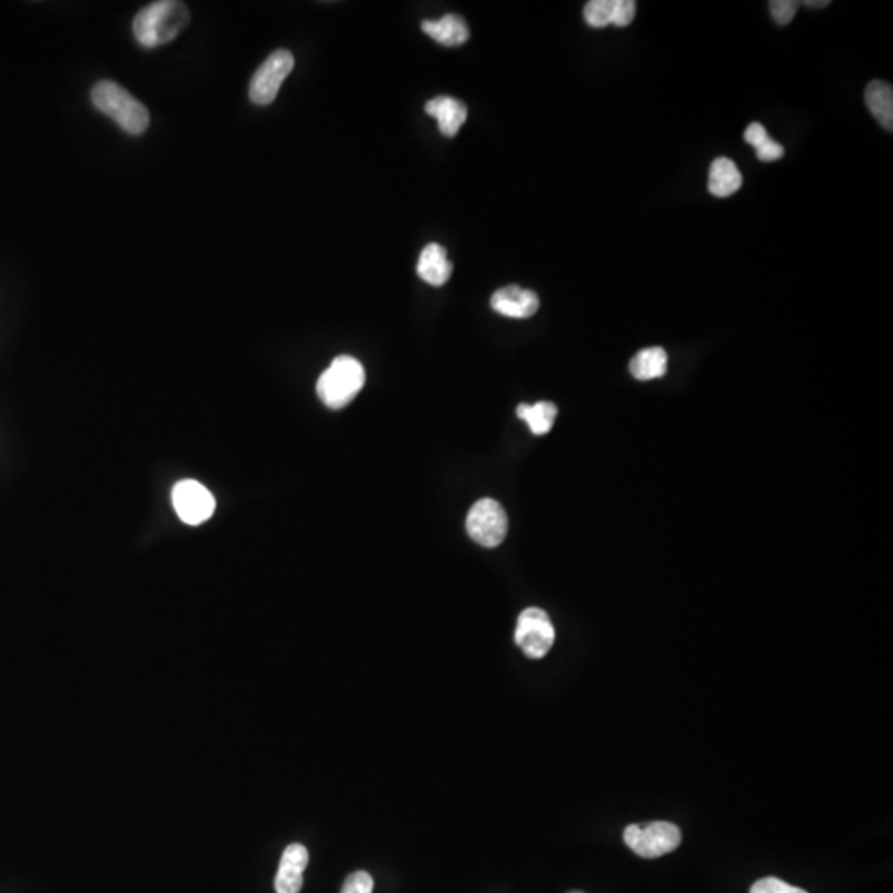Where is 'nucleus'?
I'll use <instances>...</instances> for the list:
<instances>
[{
  "instance_id": "1",
  "label": "nucleus",
  "mask_w": 893,
  "mask_h": 893,
  "mask_svg": "<svg viewBox=\"0 0 893 893\" xmlns=\"http://www.w3.org/2000/svg\"><path fill=\"white\" fill-rule=\"evenodd\" d=\"M189 19L191 16L185 2L161 0L149 3L136 13L132 32L139 46L155 49L172 42L188 26Z\"/></svg>"
},
{
  "instance_id": "2",
  "label": "nucleus",
  "mask_w": 893,
  "mask_h": 893,
  "mask_svg": "<svg viewBox=\"0 0 893 893\" xmlns=\"http://www.w3.org/2000/svg\"><path fill=\"white\" fill-rule=\"evenodd\" d=\"M91 101L97 110L117 121L129 135H141L151 121L148 108L115 81L103 80L95 85Z\"/></svg>"
},
{
  "instance_id": "3",
  "label": "nucleus",
  "mask_w": 893,
  "mask_h": 893,
  "mask_svg": "<svg viewBox=\"0 0 893 893\" xmlns=\"http://www.w3.org/2000/svg\"><path fill=\"white\" fill-rule=\"evenodd\" d=\"M365 383L366 373L361 363L353 356H338L319 376L318 397L329 409H341L358 396Z\"/></svg>"
},
{
  "instance_id": "4",
  "label": "nucleus",
  "mask_w": 893,
  "mask_h": 893,
  "mask_svg": "<svg viewBox=\"0 0 893 893\" xmlns=\"http://www.w3.org/2000/svg\"><path fill=\"white\" fill-rule=\"evenodd\" d=\"M627 847L642 859H657L671 854L681 845L682 832L667 821H655L647 826L631 824L624 831Z\"/></svg>"
},
{
  "instance_id": "5",
  "label": "nucleus",
  "mask_w": 893,
  "mask_h": 893,
  "mask_svg": "<svg viewBox=\"0 0 893 893\" xmlns=\"http://www.w3.org/2000/svg\"><path fill=\"white\" fill-rule=\"evenodd\" d=\"M467 532L484 548H497L507 538V513L494 498H482L468 512Z\"/></svg>"
},
{
  "instance_id": "6",
  "label": "nucleus",
  "mask_w": 893,
  "mask_h": 893,
  "mask_svg": "<svg viewBox=\"0 0 893 893\" xmlns=\"http://www.w3.org/2000/svg\"><path fill=\"white\" fill-rule=\"evenodd\" d=\"M556 633L548 613L539 607L523 611L516 624L515 642L529 658H543L555 644Z\"/></svg>"
},
{
  "instance_id": "7",
  "label": "nucleus",
  "mask_w": 893,
  "mask_h": 893,
  "mask_svg": "<svg viewBox=\"0 0 893 893\" xmlns=\"http://www.w3.org/2000/svg\"><path fill=\"white\" fill-rule=\"evenodd\" d=\"M295 67V59L288 50H277L258 67L250 81V100L256 105H270L277 98L281 83L287 80Z\"/></svg>"
},
{
  "instance_id": "8",
  "label": "nucleus",
  "mask_w": 893,
  "mask_h": 893,
  "mask_svg": "<svg viewBox=\"0 0 893 893\" xmlns=\"http://www.w3.org/2000/svg\"><path fill=\"white\" fill-rule=\"evenodd\" d=\"M172 505L179 518L188 525L197 526L207 522L216 512L212 494L199 482H179L172 490Z\"/></svg>"
},
{
  "instance_id": "9",
  "label": "nucleus",
  "mask_w": 893,
  "mask_h": 893,
  "mask_svg": "<svg viewBox=\"0 0 893 893\" xmlns=\"http://www.w3.org/2000/svg\"><path fill=\"white\" fill-rule=\"evenodd\" d=\"M637 3L633 0H591L584 7V20L594 29L613 26L627 27L636 17Z\"/></svg>"
},
{
  "instance_id": "10",
  "label": "nucleus",
  "mask_w": 893,
  "mask_h": 893,
  "mask_svg": "<svg viewBox=\"0 0 893 893\" xmlns=\"http://www.w3.org/2000/svg\"><path fill=\"white\" fill-rule=\"evenodd\" d=\"M492 308L504 317L525 319L538 311L539 298L533 290H525L518 285H508L495 291Z\"/></svg>"
},
{
  "instance_id": "11",
  "label": "nucleus",
  "mask_w": 893,
  "mask_h": 893,
  "mask_svg": "<svg viewBox=\"0 0 893 893\" xmlns=\"http://www.w3.org/2000/svg\"><path fill=\"white\" fill-rule=\"evenodd\" d=\"M307 847L301 844H291L281 855L280 867L275 879L277 893H300L304 887V872L308 865Z\"/></svg>"
},
{
  "instance_id": "12",
  "label": "nucleus",
  "mask_w": 893,
  "mask_h": 893,
  "mask_svg": "<svg viewBox=\"0 0 893 893\" xmlns=\"http://www.w3.org/2000/svg\"><path fill=\"white\" fill-rule=\"evenodd\" d=\"M426 113L439 121V129L447 138H454L467 121V107L450 97H437L427 101Z\"/></svg>"
},
{
  "instance_id": "13",
  "label": "nucleus",
  "mask_w": 893,
  "mask_h": 893,
  "mask_svg": "<svg viewBox=\"0 0 893 893\" xmlns=\"http://www.w3.org/2000/svg\"><path fill=\"white\" fill-rule=\"evenodd\" d=\"M452 268L447 250L439 244H429L417 261V275L433 287L446 285L450 280Z\"/></svg>"
},
{
  "instance_id": "14",
  "label": "nucleus",
  "mask_w": 893,
  "mask_h": 893,
  "mask_svg": "<svg viewBox=\"0 0 893 893\" xmlns=\"http://www.w3.org/2000/svg\"><path fill=\"white\" fill-rule=\"evenodd\" d=\"M420 27H423L424 33L439 42L440 46H464L470 39V29H468L467 22L455 13H448L439 20H424Z\"/></svg>"
},
{
  "instance_id": "15",
  "label": "nucleus",
  "mask_w": 893,
  "mask_h": 893,
  "mask_svg": "<svg viewBox=\"0 0 893 893\" xmlns=\"http://www.w3.org/2000/svg\"><path fill=\"white\" fill-rule=\"evenodd\" d=\"M743 186L738 166L730 158H718L712 162L708 176V191L715 197H730Z\"/></svg>"
},
{
  "instance_id": "16",
  "label": "nucleus",
  "mask_w": 893,
  "mask_h": 893,
  "mask_svg": "<svg viewBox=\"0 0 893 893\" xmlns=\"http://www.w3.org/2000/svg\"><path fill=\"white\" fill-rule=\"evenodd\" d=\"M865 105L872 117L879 123L892 131L893 129V90L887 81L874 80L865 88Z\"/></svg>"
},
{
  "instance_id": "17",
  "label": "nucleus",
  "mask_w": 893,
  "mask_h": 893,
  "mask_svg": "<svg viewBox=\"0 0 893 893\" xmlns=\"http://www.w3.org/2000/svg\"><path fill=\"white\" fill-rule=\"evenodd\" d=\"M667 353L662 348H645L631 361V375L638 381L662 378L667 373Z\"/></svg>"
},
{
  "instance_id": "18",
  "label": "nucleus",
  "mask_w": 893,
  "mask_h": 893,
  "mask_svg": "<svg viewBox=\"0 0 893 893\" xmlns=\"http://www.w3.org/2000/svg\"><path fill=\"white\" fill-rule=\"evenodd\" d=\"M519 419L528 424L529 429L535 436H545L555 426L556 416H558V407L553 403H536L533 406L528 404H519L518 410Z\"/></svg>"
},
{
  "instance_id": "19",
  "label": "nucleus",
  "mask_w": 893,
  "mask_h": 893,
  "mask_svg": "<svg viewBox=\"0 0 893 893\" xmlns=\"http://www.w3.org/2000/svg\"><path fill=\"white\" fill-rule=\"evenodd\" d=\"M801 2L796 0H771L770 12L777 26H787L800 9Z\"/></svg>"
},
{
  "instance_id": "20",
  "label": "nucleus",
  "mask_w": 893,
  "mask_h": 893,
  "mask_svg": "<svg viewBox=\"0 0 893 893\" xmlns=\"http://www.w3.org/2000/svg\"><path fill=\"white\" fill-rule=\"evenodd\" d=\"M750 893H807L803 889L794 887L776 877H766L753 884Z\"/></svg>"
},
{
  "instance_id": "21",
  "label": "nucleus",
  "mask_w": 893,
  "mask_h": 893,
  "mask_svg": "<svg viewBox=\"0 0 893 893\" xmlns=\"http://www.w3.org/2000/svg\"><path fill=\"white\" fill-rule=\"evenodd\" d=\"M373 887H375V882H373L371 875L368 872L359 871L346 879L341 893H373Z\"/></svg>"
},
{
  "instance_id": "22",
  "label": "nucleus",
  "mask_w": 893,
  "mask_h": 893,
  "mask_svg": "<svg viewBox=\"0 0 893 893\" xmlns=\"http://www.w3.org/2000/svg\"><path fill=\"white\" fill-rule=\"evenodd\" d=\"M784 156V148L780 145V142L774 141V139H767L766 142H763L758 149H756V158L763 162H774L777 159L783 158Z\"/></svg>"
},
{
  "instance_id": "23",
  "label": "nucleus",
  "mask_w": 893,
  "mask_h": 893,
  "mask_svg": "<svg viewBox=\"0 0 893 893\" xmlns=\"http://www.w3.org/2000/svg\"><path fill=\"white\" fill-rule=\"evenodd\" d=\"M770 139V135L763 125L760 123H752L745 131V141L748 145H752L753 148L758 149L763 142H766Z\"/></svg>"
},
{
  "instance_id": "24",
  "label": "nucleus",
  "mask_w": 893,
  "mask_h": 893,
  "mask_svg": "<svg viewBox=\"0 0 893 893\" xmlns=\"http://www.w3.org/2000/svg\"><path fill=\"white\" fill-rule=\"evenodd\" d=\"M804 6L811 7V9H823V7L830 6V2H804Z\"/></svg>"
},
{
  "instance_id": "25",
  "label": "nucleus",
  "mask_w": 893,
  "mask_h": 893,
  "mask_svg": "<svg viewBox=\"0 0 893 893\" xmlns=\"http://www.w3.org/2000/svg\"><path fill=\"white\" fill-rule=\"evenodd\" d=\"M572 893H583V892H572Z\"/></svg>"
}]
</instances>
